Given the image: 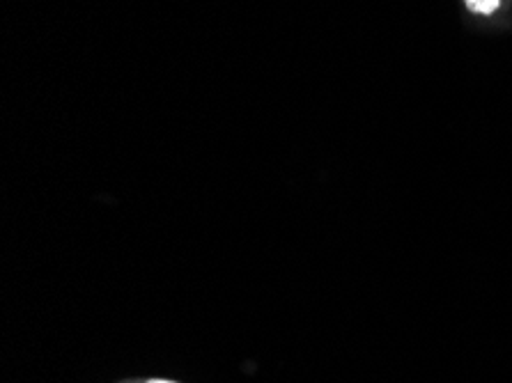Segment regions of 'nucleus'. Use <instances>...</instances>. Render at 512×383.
I'll list each match as a JSON object with an SVG mask.
<instances>
[{"instance_id": "obj_1", "label": "nucleus", "mask_w": 512, "mask_h": 383, "mask_svg": "<svg viewBox=\"0 0 512 383\" xmlns=\"http://www.w3.org/2000/svg\"><path fill=\"white\" fill-rule=\"evenodd\" d=\"M467 5L478 14H492L499 7V0H467Z\"/></svg>"}, {"instance_id": "obj_2", "label": "nucleus", "mask_w": 512, "mask_h": 383, "mask_svg": "<svg viewBox=\"0 0 512 383\" xmlns=\"http://www.w3.org/2000/svg\"><path fill=\"white\" fill-rule=\"evenodd\" d=\"M150 383H173V381H161V379H157V381H150Z\"/></svg>"}]
</instances>
